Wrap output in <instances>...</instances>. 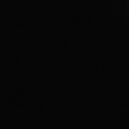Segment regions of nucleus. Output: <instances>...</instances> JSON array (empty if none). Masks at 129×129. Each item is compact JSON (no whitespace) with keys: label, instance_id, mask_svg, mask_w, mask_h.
I'll use <instances>...</instances> for the list:
<instances>
[]
</instances>
